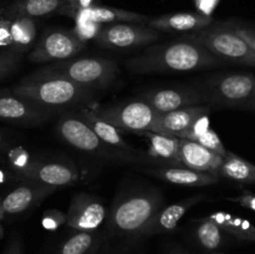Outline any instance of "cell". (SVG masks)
I'll return each instance as SVG.
<instances>
[{"instance_id":"obj_34","label":"cell","mask_w":255,"mask_h":254,"mask_svg":"<svg viewBox=\"0 0 255 254\" xmlns=\"http://www.w3.org/2000/svg\"><path fill=\"white\" fill-rule=\"evenodd\" d=\"M61 224H66V213L57 209H47L42 214V226L49 231H55Z\"/></svg>"},{"instance_id":"obj_11","label":"cell","mask_w":255,"mask_h":254,"mask_svg":"<svg viewBox=\"0 0 255 254\" xmlns=\"http://www.w3.org/2000/svg\"><path fill=\"white\" fill-rule=\"evenodd\" d=\"M106 218V208L101 199L89 193L72 197L66 212V226L77 232H95Z\"/></svg>"},{"instance_id":"obj_43","label":"cell","mask_w":255,"mask_h":254,"mask_svg":"<svg viewBox=\"0 0 255 254\" xmlns=\"http://www.w3.org/2000/svg\"><path fill=\"white\" fill-rule=\"evenodd\" d=\"M2 236H4V229H2V227L0 226V239L2 238Z\"/></svg>"},{"instance_id":"obj_39","label":"cell","mask_w":255,"mask_h":254,"mask_svg":"<svg viewBox=\"0 0 255 254\" xmlns=\"http://www.w3.org/2000/svg\"><path fill=\"white\" fill-rule=\"evenodd\" d=\"M4 254H22V243L19 237L15 236L10 239Z\"/></svg>"},{"instance_id":"obj_37","label":"cell","mask_w":255,"mask_h":254,"mask_svg":"<svg viewBox=\"0 0 255 254\" xmlns=\"http://www.w3.org/2000/svg\"><path fill=\"white\" fill-rule=\"evenodd\" d=\"M233 26L234 29H236V31L238 32V34L241 35L247 42H248L249 46H251L252 50L255 52V31L248 29V27L241 26V25H237V24H233Z\"/></svg>"},{"instance_id":"obj_10","label":"cell","mask_w":255,"mask_h":254,"mask_svg":"<svg viewBox=\"0 0 255 254\" xmlns=\"http://www.w3.org/2000/svg\"><path fill=\"white\" fill-rule=\"evenodd\" d=\"M55 129H56L57 136L62 141L79 151L95 154H109V156L115 153L97 137L94 129L77 114H69L62 116L57 121Z\"/></svg>"},{"instance_id":"obj_21","label":"cell","mask_w":255,"mask_h":254,"mask_svg":"<svg viewBox=\"0 0 255 254\" xmlns=\"http://www.w3.org/2000/svg\"><path fill=\"white\" fill-rule=\"evenodd\" d=\"M70 17L72 19H86L91 21L99 22L101 25L117 24V22H133V24H143L151 20V17L147 15L138 14L128 10L119 9V7L111 6H99V5H92V6L85 7V9L72 11Z\"/></svg>"},{"instance_id":"obj_7","label":"cell","mask_w":255,"mask_h":254,"mask_svg":"<svg viewBox=\"0 0 255 254\" xmlns=\"http://www.w3.org/2000/svg\"><path fill=\"white\" fill-rule=\"evenodd\" d=\"M86 47L72 30L47 27L29 52V60L36 64L57 62L76 57Z\"/></svg>"},{"instance_id":"obj_36","label":"cell","mask_w":255,"mask_h":254,"mask_svg":"<svg viewBox=\"0 0 255 254\" xmlns=\"http://www.w3.org/2000/svg\"><path fill=\"white\" fill-rule=\"evenodd\" d=\"M229 201L232 202H236V203L241 204L242 207H246V208L252 209V211H255V194L251 193L248 191H244L241 196L238 197H229Z\"/></svg>"},{"instance_id":"obj_2","label":"cell","mask_w":255,"mask_h":254,"mask_svg":"<svg viewBox=\"0 0 255 254\" xmlns=\"http://www.w3.org/2000/svg\"><path fill=\"white\" fill-rule=\"evenodd\" d=\"M11 91L51 112L90 101L95 92L71 80L40 70L25 76Z\"/></svg>"},{"instance_id":"obj_26","label":"cell","mask_w":255,"mask_h":254,"mask_svg":"<svg viewBox=\"0 0 255 254\" xmlns=\"http://www.w3.org/2000/svg\"><path fill=\"white\" fill-rule=\"evenodd\" d=\"M219 174L239 183L252 184L255 183V164L228 151L219 168Z\"/></svg>"},{"instance_id":"obj_9","label":"cell","mask_w":255,"mask_h":254,"mask_svg":"<svg viewBox=\"0 0 255 254\" xmlns=\"http://www.w3.org/2000/svg\"><path fill=\"white\" fill-rule=\"evenodd\" d=\"M161 31L151 26L133 22L104 25L96 42L106 49H131L157 41Z\"/></svg>"},{"instance_id":"obj_20","label":"cell","mask_w":255,"mask_h":254,"mask_svg":"<svg viewBox=\"0 0 255 254\" xmlns=\"http://www.w3.org/2000/svg\"><path fill=\"white\" fill-rule=\"evenodd\" d=\"M213 17L203 12H176L153 17L148 26L158 31H199L213 24Z\"/></svg>"},{"instance_id":"obj_16","label":"cell","mask_w":255,"mask_h":254,"mask_svg":"<svg viewBox=\"0 0 255 254\" xmlns=\"http://www.w3.org/2000/svg\"><path fill=\"white\" fill-rule=\"evenodd\" d=\"M211 107L206 105L183 107L176 111L159 114L153 125L152 132L167 134V136L179 137L189 128L194 122L203 116H208Z\"/></svg>"},{"instance_id":"obj_13","label":"cell","mask_w":255,"mask_h":254,"mask_svg":"<svg viewBox=\"0 0 255 254\" xmlns=\"http://www.w3.org/2000/svg\"><path fill=\"white\" fill-rule=\"evenodd\" d=\"M52 112L19 95L0 91V120L19 125H39L46 121Z\"/></svg>"},{"instance_id":"obj_31","label":"cell","mask_w":255,"mask_h":254,"mask_svg":"<svg viewBox=\"0 0 255 254\" xmlns=\"http://www.w3.org/2000/svg\"><path fill=\"white\" fill-rule=\"evenodd\" d=\"M104 25L99 22L91 21L86 19H75V27L72 31L76 34V36L84 42H87L89 40H96L99 34L101 32Z\"/></svg>"},{"instance_id":"obj_1","label":"cell","mask_w":255,"mask_h":254,"mask_svg":"<svg viewBox=\"0 0 255 254\" xmlns=\"http://www.w3.org/2000/svg\"><path fill=\"white\" fill-rule=\"evenodd\" d=\"M224 61L207 51L202 45L187 36L167 44L156 45L126 62L136 72L196 71L223 65Z\"/></svg>"},{"instance_id":"obj_15","label":"cell","mask_w":255,"mask_h":254,"mask_svg":"<svg viewBox=\"0 0 255 254\" xmlns=\"http://www.w3.org/2000/svg\"><path fill=\"white\" fill-rule=\"evenodd\" d=\"M97 134L100 139L106 144L109 148L116 152L119 156H125L127 159H132L131 153H137L136 149L132 148L128 143L124 139L120 133V129L116 128L114 125L110 124L99 115L96 109H81L76 112Z\"/></svg>"},{"instance_id":"obj_30","label":"cell","mask_w":255,"mask_h":254,"mask_svg":"<svg viewBox=\"0 0 255 254\" xmlns=\"http://www.w3.org/2000/svg\"><path fill=\"white\" fill-rule=\"evenodd\" d=\"M7 161H9L11 168L16 172L17 176L21 177L31 167L35 159H32L29 152L25 151L22 147H14L7 153Z\"/></svg>"},{"instance_id":"obj_3","label":"cell","mask_w":255,"mask_h":254,"mask_svg":"<svg viewBox=\"0 0 255 254\" xmlns=\"http://www.w3.org/2000/svg\"><path fill=\"white\" fill-rule=\"evenodd\" d=\"M163 198L157 191H138L122 197L112 208L110 224L122 236L139 237L162 208Z\"/></svg>"},{"instance_id":"obj_32","label":"cell","mask_w":255,"mask_h":254,"mask_svg":"<svg viewBox=\"0 0 255 254\" xmlns=\"http://www.w3.org/2000/svg\"><path fill=\"white\" fill-rule=\"evenodd\" d=\"M194 142L207 147V148L216 152V153L221 154L222 157H226L227 153H228V151H227L226 147H224L223 142H222L221 137H219L212 128H208L206 132L199 134V136L194 139Z\"/></svg>"},{"instance_id":"obj_19","label":"cell","mask_w":255,"mask_h":254,"mask_svg":"<svg viewBox=\"0 0 255 254\" xmlns=\"http://www.w3.org/2000/svg\"><path fill=\"white\" fill-rule=\"evenodd\" d=\"M224 157L194 141L181 138L179 148V164L199 172L219 174V168L223 163Z\"/></svg>"},{"instance_id":"obj_4","label":"cell","mask_w":255,"mask_h":254,"mask_svg":"<svg viewBox=\"0 0 255 254\" xmlns=\"http://www.w3.org/2000/svg\"><path fill=\"white\" fill-rule=\"evenodd\" d=\"M39 70L45 74L69 79L75 84L95 91L109 87L116 79L119 67L114 60L106 57H72Z\"/></svg>"},{"instance_id":"obj_28","label":"cell","mask_w":255,"mask_h":254,"mask_svg":"<svg viewBox=\"0 0 255 254\" xmlns=\"http://www.w3.org/2000/svg\"><path fill=\"white\" fill-rule=\"evenodd\" d=\"M99 248V239L95 232H77L62 242L55 254H89Z\"/></svg>"},{"instance_id":"obj_24","label":"cell","mask_w":255,"mask_h":254,"mask_svg":"<svg viewBox=\"0 0 255 254\" xmlns=\"http://www.w3.org/2000/svg\"><path fill=\"white\" fill-rule=\"evenodd\" d=\"M143 134L149 142L148 156L153 158L163 159L171 163L179 164V148H181V138L167 134L157 133V132L146 131Z\"/></svg>"},{"instance_id":"obj_45","label":"cell","mask_w":255,"mask_h":254,"mask_svg":"<svg viewBox=\"0 0 255 254\" xmlns=\"http://www.w3.org/2000/svg\"><path fill=\"white\" fill-rule=\"evenodd\" d=\"M178 254H182V253H178Z\"/></svg>"},{"instance_id":"obj_29","label":"cell","mask_w":255,"mask_h":254,"mask_svg":"<svg viewBox=\"0 0 255 254\" xmlns=\"http://www.w3.org/2000/svg\"><path fill=\"white\" fill-rule=\"evenodd\" d=\"M223 229L216 223L212 218L206 217L203 219H199L198 226L196 228V236L202 247L206 249L219 248L223 242Z\"/></svg>"},{"instance_id":"obj_8","label":"cell","mask_w":255,"mask_h":254,"mask_svg":"<svg viewBox=\"0 0 255 254\" xmlns=\"http://www.w3.org/2000/svg\"><path fill=\"white\" fill-rule=\"evenodd\" d=\"M97 112L116 128L134 133L152 131L159 115L142 99L97 109Z\"/></svg>"},{"instance_id":"obj_14","label":"cell","mask_w":255,"mask_h":254,"mask_svg":"<svg viewBox=\"0 0 255 254\" xmlns=\"http://www.w3.org/2000/svg\"><path fill=\"white\" fill-rule=\"evenodd\" d=\"M141 99L158 114H167L204 102L203 92L201 90L187 86L154 89L143 94Z\"/></svg>"},{"instance_id":"obj_41","label":"cell","mask_w":255,"mask_h":254,"mask_svg":"<svg viewBox=\"0 0 255 254\" xmlns=\"http://www.w3.org/2000/svg\"><path fill=\"white\" fill-rule=\"evenodd\" d=\"M5 147V137L0 133V149H2Z\"/></svg>"},{"instance_id":"obj_38","label":"cell","mask_w":255,"mask_h":254,"mask_svg":"<svg viewBox=\"0 0 255 254\" xmlns=\"http://www.w3.org/2000/svg\"><path fill=\"white\" fill-rule=\"evenodd\" d=\"M94 1L95 0H67V2H69L70 5V9L69 11H67L66 16L70 17V15H71L72 11H76V10L92 6V5H94Z\"/></svg>"},{"instance_id":"obj_22","label":"cell","mask_w":255,"mask_h":254,"mask_svg":"<svg viewBox=\"0 0 255 254\" xmlns=\"http://www.w3.org/2000/svg\"><path fill=\"white\" fill-rule=\"evenodd\" d=\"M69 9L67 0H15L2 11L7 17L27 16L36 19L51 15H67Z\"/></svg>"},{"instance_id":"obj_18","label":"cell","mask_w":255,"mask_h":254,"mask_svg":"<svg viewBox=\"0 0 255 254\" xmlns=\"http://www.w3.org/2000/svg\"><path fill=\"white\" fill-rule=\"evenodd\" d=\"M55 191L56 188L52 187L22 181L21 184L1 198V203L6 214H19L37 206Z\"/></svg>"},{"instance_id":"obj_42","label":"cell","mask_w":255,"mask_h":254,"mask_svg":"<svg viewBox=\"0 0 255 254\" xmlns=\"http://www.w3.org/2000/svg\"><path fill=\"white\" fill-rule=\"evenodd\" d=\"M249 105H251V106H254L255 107V89H254L253 96H252V100H251V102H249Z\"/></svg>"},{"instance_id":"obj_40","label":"cell","mask_w":255,"mask_h":254,"mask_svg":"<svg viewBox=\"0 0 255 254\" xmlns=\"http://www.w3.org/2000/svg\"><path fill=\"white\" fill-rule=\"evenodd\" d=\"M5 216H7V214H6V212H5L4 207H2L1 199H0V221H4Z\"/></svg>"},{"instance_id":"obj_6","label":"cell","mask_w":255,"mask_h":254,"mask_svg":"<svg viewBox=\"0 0 255 254\" xmlns=\"http://www.w3.org/2000/svg\"><path fill=\"white\" fill-rule=\"evenodd\" d=\"M255 89V75L226 74L212 77L203 89L204 101L223 107L247 106Z\"/></svg>"},{"instance_id":"obj_25","label":"cell","mask_w":255,"mask_h":254,"mask_svg":"<svg viewBox=\"0 0 255 254\" xmlns=\"http://www.w3.org/2000/svg\"><path fill=\"white\" fill-rule=\"evenodd\" d=\"M11 19V32H12V46L10 50L20 52L31 51L36 44L37 27L36 21L32 17L15 16Z\"/></svg>"},{"instance_id":"obj_44","label":"cell","mask_w":255,"mask_h":254,"mask_svg":"<svg viewBox=\"0 0 255 254\" xmlns=\"http://www.w3.org/2000/svg\"><path fill=\"white\" fill-rule=\"evenodd\" d=\"M96 252H97V248H96V249H94V251H92V252H90L89 254H96Z\"/></svg>"},{"instance_id":"obj_33","label":"cell","mask_w":255,"mask_h":254,"mask_svg":"<svg viewBox=\"0 0 255 254\" xmlns=\"http://www.w3.org/2000/svg\"><path fill=\"white\" fill-rule=\"evenodd\" d=\"M21 57L22 54L14 50L6 49L0 51V80L6 77L16 69L17 65L21 61Z\"/></svg>"},{"instance_id":"obj_5","label":"cell","mask_w":255,"mask_h":254,"mask_svg":"<svg viewBox=\"0 0 255 254\" xmlns=\"http://www.w3.org/2000/svg\"><path fill=\"white\" fill-rule=\"evenodd\" d=\"M189 37L222 61L255 65V52L236 31L232 22L212 24L196 34L189 35Z\"/></svg>"},{"instance_id":"obj_12","label":"cell","mask_w":255,"mask_h":254,"mask_svg":"<svg viewBox=\"0 0 255 254\" xmlns=\"http://www.w3.org/2000/svg\"><path fill=\"white\" fill-rule=\"evenodd\" d=\"M20 179L57 189L76 183L80 179V173L74 164L67 162L35 159L31 167L20 177Z\"/></svg>"},{"instance_id":"obj_35","label":"cell","mask_w":255,"mask_h":254,"mask_svg":"<svg viewBox=\"0 0 255 254\" xmlns=\"http://www.w3.org/2000/svg\"><path fill=\"white\" fill-rule=\"evenodd\" d=\"M12 46V32H11V19L0 11V47L4 50L11 49Z\"/></svg>"},{"instance_id":"obj_17","label":"cell","mask_w":255,"mask_h":254,"mask_svg":"<svg viewBox=\"0 0 255 254\" xmlns=\"http://www.w3.org/2000/svg\"><path fill=\"white\" fill-rule=\"evenodd\" d=\"M207 198L206 193L201 194H194V196L188 197L186 199L172 203L167 207H162L158 211V213L154 216V218L149 222L148 226L144 228L139 237H151L154 234H161L171 232L178 226L179 221L184 217V214L202 202L203 199Z\"/></svg>"},{"instance_id":"obj_27","label":"cell","mask_w":255,"mask_h":254,"mask_svg":"<svg viewBox=\"0 0 255 254\" xmlns=\"http://www.w3.org/2000/svg\"><path fill=\"white\" fill-rule=\"evenodd\" d=\"M208 217L213 219L226 233L241 241L255 242V226L247 219L224 212H216Z\"/></svg>"},{"instance_id":"obj_23","label":"cell","mask_w":255,"mask_h":254,"mask_svg":"<svg viewBox=\"0 0 255 254\" xmlns=\"http://www.w3.org/2000/svg\"><path fill=\"white\" fill-rule=\"evenodd\" d=\"M148 173L168 183L177 184L184 187H204L211 186L218 182V176L208 173V172H199L188 167L173 166L164 167V168L149 169Z\"/></svg>"}]
</instances>
